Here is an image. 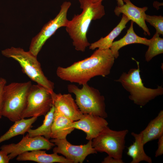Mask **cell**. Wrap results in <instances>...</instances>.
<instances>
[{"mask_svg":"<svg viewBox=\"0 0 163 163\" xmlns=\"http://www.w3.org/2000/svg\"><path fill=\"white\" fill-rule=\"evenodd\" d=\"M16 159L18 161H31L38 163H73L70 160L58 155L57 153L48 154L42 150L24 152L18 155Z\"/></svg>","mask_w":163,"mask_h":163,"instance_id":"cell-15","label":"cell"},{"mask_svg":"<svg viewBox=\"0 0 163 163\" xmlns=\"http://www.w3.org/2000/svg\"><path fill=\"white\" fill-rule=\"evenodd\" d=\"M54 112L55 108L53 105L50 110L44 116L42 124L35 129H30L27 132L28 135L31 137L42 136L48 139H50Z\"/></svg>","mask_w":163,"mask_h":163,"instance_id":"cell-22","label":"cell"},{"mask_svg":"<svg viewBox=\"0 0 163 163\" xmlns=\"http://www.w3.org/2000/svg\"><path fill=\"white\" fill-rule=\"evenodd\" d=\"M82 9L79 14L75 15L66 27V30L72 40L75 49L84 52L90 43L87 35L91 21L100 19L105 14L102 2L94 3L92 0H79Z\"/></svg>","mask_w":163,"mask_h":163,"instance_id":"cell-2","label":"cell"},{"mask_svg":"<svg viewBox=\"0 0 163 163\" xmlns=\"http://www.w3.org/2000/svg\"><path fill=\"white\" fill-rule=\"evenodd\" d=\"M10 160L8 155L4 151L0 150V163H8Z\"/></svg>","mask_w":163,"mask_h":163,"instance_id":"cell-28","label":"cell"},{"mask_svg":"<svg viewBox=\"0 0 163 163\" xmlns=\"http://www.w3.org/2000/svg\"><path fill=\"white\" fill-rule=\"evenodd\" d=\"M102 163H124L122 159H117L108 155L105 157Z\"/></svg>","mask_w":163,"mask_h":163,"instance_id":"cell-27","label":"cell"},{"mask_svg":"<svg viewBox=\"0 0 163 163\" xmlns=\"http://www.w3.org/2000/svg\"><path fill=\"white\" fill-rule=\"evenodd\" d=\"M53 105L55 110L73 121L79 120L83 115L69 94L56 93L53 97Z\"/></svg>","mask_w":163,"mask_h":163,"instance_id":"cell-14","label":"cell"},{"mask_svg":"<svg viewBox=\"0 0 163 163\" xmlns=\"http://www.w3.org/2000/svg\"><path fill=\"white\" fill-rule=\"evenodd\" d=\"M30 81L12 82L5 85L3 92L2 116L14 122L21 119L32 85Z\"/></svg>","mask_w":163,"mask_h":163,"instance_id":"cell-4","label":"cell"},{"mask_svg":"<svg viewBox=\"0 0 163 163\" xmlns=\"http://www.w3.org/2000/svg\"><path fill=\"white\" fill-rule=\"evenodd\" d=\"M133 22H131L130 26L126 35L120 39L113 42L110 48L115 59L119 56V50L122 47L133 43H139L148 46L150 39L138 36L135 33L133 27Z\"/></svg>","mask_w":163,"mask_h":163,"instance_id":"cell-17","label":"cell"},{"mask_svg":"<svg viewBox=\"0 0 163 163\" xmlns=\"http://www.w3.org/2000/svg\"><path fill=\"white\" fill-rule=\"evenodd\" d=\"M158 139V147L155 152V157L160 156L163 154V135Z\"/></svg>","mask_w":163,"mask_h":163,"instance_id":"cell-26","label":"cell"},{"mask_svg":"<svg viewBox=\"0 0 163 163\" xmlns=\"http://www.w3.org/2000/svg\"><path fill=\"white\" fill-rule=\"evenodd\" d=\"M82 85L81 88L74 84L67 86L68 91L75 95V101L81 112L83 114L107 117L104 97L98 89L90 86L88 83Z\"/></svg>","mask_w":163,"mask_h":163,"instance_id":"cell-6","label":"cell"},{"mask_svg":"<svg viewBox=\"0 0 163 163\" xmlns=\"http://www.w3.org/2000/svg\"><path fill=\"white\" fill-rule=\"evenodd\" d=\"M37 117H32L28 119L21 118L14 122L9 129L0 137V143L19 135H23L31 128Z\"/></svg>","mask_w":163,"mask_h":163,"instance_id":"cell-21","label":"cell"},{"mask_svg":"<svg viewBox=\"0 0 163 163\" xmlns=\"http://www.w3.org/2000/svg\"><path fill=\"white\" fill-rule=\"evenodd\" d=\"M156 33L150 39L148 48L145 54V58L147 62L150 61L154 57L163 53V39Z\"/></svg>","mask_w":163,"mask_h":163,"instance_id":"cell-23","label":"cell"},{"mask_svg":"<svg viewBox=\"0 0 163 163\" xmlns=\"http://www.w3.org/2000/svg\"><path fill=\"white\" fill-rule=\"evenodd\" d=\"M108 123L105 118L89 114H83L79 120L74 121L72 127L84 131L86 134V139L92 140L96 137Z\"/></svg>","mask_w":163,"mask_h":163,"instance_id":"cell-12","label":"cell"},{"mask_svg":"<svg viewBox=\"0 0 163 163\" xmlns=\"http://www.w3.org/2000/svg\"><path fill=\"white\" fill-rule=\"evenodd\" d=\"M115 59L110 49H98L90 57L68 67L59 66L56 74L63 80L82 85L95 76L109 75Z\"/></svg>","mask_w":163,"mask_h":163,"instance_id":"cell-1","label":"cell"},{"mask_svg":"<svg viewBox=\"0 0 163 163\" xmlns=\"http://www.w3.org/2000/svg\"><path fill=\"white\" fill-rule=\"evenodd\" d=\"M71 5L70 2H64L61 6L58 14L43 27L40 31L31 40L29 51L37 56L46 41L59 28L66 27L69 20L67 17L69 9Z\"/></svg>","mask_w":163,"mask_h":163,"instance_id":"cell-9","label":"cell"},{"mask_svg":"<svg viewBox=\"0 0 163 163\" xmlns=\"http://www.w3.org/2000/svg\"><path fill=\"white\" fill-rule=\"evenodd\" d=\"M145 21L154 27L156 33L163 35V17L161 15H149L146 14Z\"/></svg>","mask_w":163,"mask_h":163,"instance_id":"cell-24","label":"cell"},{"mask_svg":"<svg viewBox=\"0 0 163 163\" xmlns=\"http://www.w3.org/2000/svg\"><path fill=\"white\" fill-rule=\"evenodd\" d=\"M104 0H92V2L94 3L102 2Z\"/></svg>","mask_w":163,"mask_h":163,"instance_id":"cell-30","label":"cell"},{"mask_svg":"<svg viewBox=\"0 0 163 163\" xmlns=\"http://www.w3.org/2000/svg\"><path fill=\"white\" fill-rule=\"evenodd\" d=\"M1 53L4 56L12 58L19 64L23 73L31 80L52 93L54 92V83L45 76L37 56L29 51L23 49L12 47L3 50Z\"/></svg>","mask_w":163,"mask_h":163,"instance_id":"cell-5","label":"cell"},{"mask_svg":"<svg viewBox=\"0 0 163 163\" xmlns=\"http://www.w3.org/2000/svg\"><path fill=\"white\" fill-rule=\"evenodd\" d=\"M130 21L125 15H122L121 19L117 26L106 37H101L98 40L90 44L89 48L92 50L96 48L101 49H110L114 39L126 27V24Z\"/></svg>","mask_w":163,"mask_h":163,"instance_id":"cell-18","label":"cell"},{"mask_svg":"<svg viewBox=\"0 0 163 163\" xmlns=\"http://www.w3.org/2000/svg\"><path fill=\"white\" fill-rule=\"evenodd\" d=\"M55 144L42 136L31 137L28 134L17 143L4 145L0 149L8 155L10 160L24 152L37 150L51 149Z\"/></svg>","mask_w":163,"mask_h":163,"instance_id":"cell-10","label":"cell"},{"mask_svg":"<svg viewBox=\"0 0 163 163\" xmlns=\"http://www.w3.org/2000/svg\"><path fill=\"white\" fill-rule=\"evenodd\" d=\"M55 94L38 84L32 85L21 118L45 116L53 105Z\"/></svg>","mask_w":163,"mask_h":163,"instance_id":"cell-8","label":"cell"},{"mask_svg":"<svg viewBox=\"0 0 163 163\" xmlns=\"http://www.w3.org/2000/svg\"><path fill=\"white\" fill-rule=\"evenodd\" d=\"M6 80L3 78H0V119L2 116L3 92L4 87L6 84Z\"/></svg>","mask_w":163,"mask_h":163,"instance_id":"cell-25","label":"cell"},{"mask_svg":"<svg viewBox=\"0 0 163 163\" xmlns=\"http://www.w3.org/2000/svg\"><path fill=\"white\" fill-rule=\"evenodd\" d=\"M117 1L118 6H122L124 4L123 0H117Z\"/></svg>","mask_w":163,"mask_h":163,"instance_id":"cell-29","label":"cell"},{"mask_svg":"<svg viewBox=\"0 0 163 163\" xmlns=\"http://www.w3.org/2000/svg\"><path fill=\"white\" fill-rule=\"evenodd\" d=\"M50 141L56 145L53 152L62 154L73 163H82L88 155L97 152L92 146L91 140L86 144L78 145L71 144L66 138L52 139Z\"/></svg>","mask_w":163,"mask_h":163,"instance_id":"cell-11","label":"cell"},{"mask_svg":"<svg viewBox=\"0 0 163 163\" xmlns=\"http://www.w3.org/2000/svg\"><path fill=\"white\" fill-rule=\"evenodd\" d=\"M141 133L143 143H146L156 139L163 135V110H161L157 116L148 123L146 128Z\"/></svg>","mask_w":163,"mask_h":163,"instance_id":"cell-20","label":"cell"},{"mask_svg":"<svg viewBox=\"0 0 163 163\" xmlns=\"http://www.w3.org/2000/svg\"><path fill=\"white\" fill-rule=\"evenodd\" d=\"M128 132L127 129L113 130L107 126L92 140V146L97 152H104L109 156L122 159Z\"/></svg>","mask_w":163,"mask_h":163,"instance_id":"cell-7","label":"cell"},{"mask_svg":"<svg viewBox=\"0 0 163 163\" xmlns=\"http://www.w3.org/2000/svg\"><path fill=\"white\" fill-rule=\"evenodd\" d=\"M73 122L55 109L50 138H66L67 136L75 129L72 127Z\"/></svg>","mask_w":163,"mask_h":163,"instance_id":"cell-16","label":"cell"},{"mask_svg":"<svg viewBox=\"0 0 163 163\" xmlns=\"http://www.w3.org/2000/svg\"><path fill=\"white\" fill-rule=\"evenodd\" d=\"M137 68L130 69L127 73L123 72L120 78L115 80L120 82L129 93V98L134 103L144 106L156 97L163 94L161 86L152 89L146 87L142 83L140 74L139 63L136 61Z\"/></svg>","mask_w":163,"mask_h":163,"instance_id":"cell-3","label":"cell"},{"mask_svg":"<svg viewBox=\"0 0 163 163\" xmlns=\"http://www.w3.org/2000/svg\"><path fill=\"white\" fill-rule=\"evenodd\" d=\"M123 1L125 3L122 6L116 7L114 10L115 15L117 16H119L121 13L125 15L130 20L136 23L145 33L150 36V33L145 21L146 15L145 12L148 8L138 7L132 3L130 0Z\"/></svg>","mask_w":163,"mask_h":163,"instance_id":"cell-13","label":"cell"},{"mask_svg":"<svg viewBox=\"0 0 163 163\" xmlns=\"http://www.w3.org/2000/svg\"><path fill=\"white\" fill-rule=\"evenodd\" d=\"M131 135L134 138V142L127 148V154L132 158L130 163H139L144 161L152 163V160L145 153L141 133H137L132 132Z\"/></svg>","mask_w":163,"mask_h":163,"instance_id":"cell-19","label":"cell"}]
</instances>
